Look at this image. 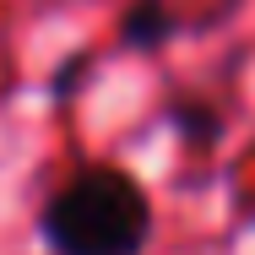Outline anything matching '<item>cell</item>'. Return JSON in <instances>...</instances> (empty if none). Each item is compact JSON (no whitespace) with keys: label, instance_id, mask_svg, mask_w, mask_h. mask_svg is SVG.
<instances>
[{"label":"cell","instance_id":"obj_1","mask_svg":"<svg viewBox=\"0 0 255 255\" xmlns=\"http://www.w3.org/2000/svg\"><path fill=\"white\" fill-rule=\"evenodd\" d=\"M152 196L120 163H82L38 206L49 255H141L152 245Z\"/></svg>","mask_w":255,"mask_h":255},{"label":"cell","instance_id":"obj_4","mask_svg":"<svg viewBox=\"0 0 255 255\" xmlns=\"http://www.w3.org/2000/svg\"><path fill=\"white\" fill-rule=\"evenodd\" d=\"M82 71H93V60H87V54H71V60H65V65L54 71V98H60V103L71 98V93H76V82H82Z\"/></svg>","mask_w":255,"mask_h":255},{"label":"cell","instance_id":"obj_2","mask_svg":"<svg viewBox=\"0 0 255 255\" xmlns=\"http://www.w3.org/2000/svg\"><path fill=\"white\" fill-rule=\"evenodd\" d=\"M185 33H196L190 16H185V0H125L114 44L136 49V54H152L163 44H174V38H185Z\"/></svg>","mask_w":255,"mask_h":255},{"label":"cell","instance_id":"obj_3","mask_svg":"<svg viewBox=\"0 0 255 255\" xmlns=\"http://www.w3.org/2000/svg\"><path fill=\"white\" fill-rule=\"evenodd\" d=\"M168 125L190 152H206V147L223 141V109L206 98H174L168 103Z\"/></svg>","mask_w":255,"mask_h":255}]
</instances>
